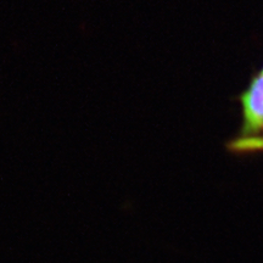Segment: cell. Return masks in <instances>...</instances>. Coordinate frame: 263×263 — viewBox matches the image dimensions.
I'll return each mask as SVG.
<instances>
[{
	"mask_svg": "<svg viewBox=\"0 0 263 263\" xmlns=\"http://www.w3.org/2000/svg\"><path fill=\"white\" fill-rule=\"evenodd\" d=\"M242 105L241 132L236 139H258L263 133V73L259 72L252 78L246 91L241 94Z\"/></svg>",
	"mask_w": 263,
	"mask_h": 263,
	"instance_id": "cell-1",
	"label": "cell"
}]
</instances>
